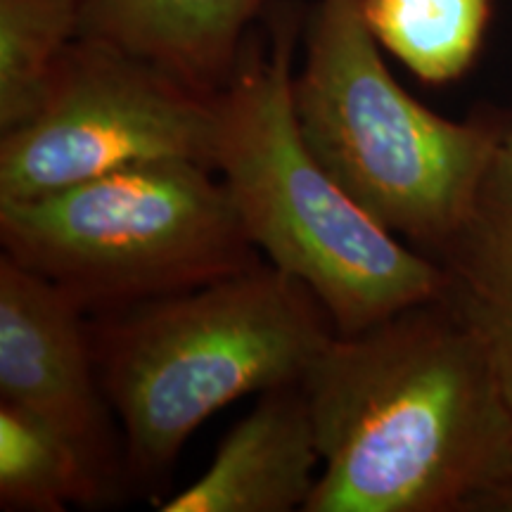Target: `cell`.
<instances>
[{
  "label": "cell",
  "mask_w": 512,
  "mask_h": 512,
  "mask_svg": "<svg viewBox=\"0 0 512 512\" xmlns=\"http://www.w3.org/2000/svg\"><path fill=\"white\" fill-rule=\"evenodd\" d=\"M302 387L323 458L304 512L512 510V413L446 297L335 335Z\"/></svg>",
  "instance_id": "obj_1"
},
{
  "label": "cell",
  "mask_w": 512,
  "mask_h": 512,
  "mask_svg": "<svg viewBox=\"0 0 512 512\" xmlns=\"http://www.w3.org/2000/svg\"><path fill=\"white\" fill-rule=\"evenodd\" d=\"M297 17L280 10L247 36L216 98L211 166L247 238L316 294L337 335H354L446 294V271L375 221L313 157L294 114Z\"/></svg>",
  "instance_id": "obj_2"
},
{
  "label": "cell",
  "mask_w": 512,
  "mask_h": 512,
  "mask_svg": "<svg viewBox=\"0 0 512 512\" xmlns=\"http://www.w3.org/2000/svg\"><path fill=\"white\" fill-rule=\"evenodd\" d=\"M88 335L124 434L121 463L145 484L169 475L192 434L228 403L302 384L337 330L309 287L256 261L98 313Z\"/></svg>",
  "instance_id": "obj_3"
},
{
  "label": "cell",
  "mask_w": 512,
  "mask_h": 512,
  "mask_svg": "<svg viewBox=\"0 0 512 512\" xmlns=\"http://www.w3.org/2000/svg\"><path fill=\"white\" fill-rule=\"evenodd\" d=\"M294 114L313 157L363 209L437 256L475 211L508 126L427 110L384 64L363 0H318L294 72Z\"/></svg>",
  "instance_id": "obj_4"
},
{
  "label": "cell",
  "mask_w": 512,
  "mask_h": 512,
  "mask_svg": "<svg viewBox=\"0 0 512 512\" xmlns=\"http://www.w3.org/2000/svg\"><path fill=\"white\" fill-rule=\"evenodd\" d=\"M0 242L5 256L93 313L192 290L261 261L219 174L192 159L126 166L0 202Z\"/></svg>",
  "instance_id": "obj_5"
},
{
  "label": "cell",
  "mask_w": 512,
  "mask_h": 512,
  "mask_svg": "<svg viewBox=\"0 0 512 512\" xmlns=\"http://www.w3.org/2000/svg\"><path fill=\"white\" fill-rule=\"evenodd\" d=\"M216 98L126 50L76 36L38 112L3 133L0 202L164 159L211 166Z\"/></svg>",
  "instance_id": "obj_6"
},
{
  "label": "cell",
  "mask_w": 512,
  "mask_h": 512,
  "mask_svg": "<svg viewBox=\"0 0 512 512\" xmlns=\"http://www.w3.org/2000/svg\"><path fill=\"white\" fill-rule=\"evenodd\" d=\"M86 311L60 285L0 259V394L79 444L112 482V406L95 366Z\"/></svg>",
  "instance_id": "obj_7"
},
{
  "label": "cell",
  "mask_w": 512,
  "mask_h": 512,
  "mask_svg": "<svg viewBox=\"0 0 512 512\" xmlns=\"http://www.w3.org/2000/svg\"><path fill=\"white\" fill-rule=\"evenodd\" d=\"M320 448L302 384L261 394L230 430L202 477L166 498L162 512L306 510L316 489Z\"/></svg>",
  "instance_id": "obj_8"
},
{
  "label": "cell",
  "mask_w": 512,
  "mask_h": 512,
  "mask_svg": "<svg viewBox=\"0 0 512 512\" xmlns=\"http://www.w3.org/2000/svg\"><path fill=\"white\" fill-rule=\"evenodd\" d=\"M261 5L264 0H81L79 36L219 95L238 69Z\"/></svg>",
  "instance_id": "obj_9"
},
{
  "label": "cell",
  "mask_w": 512,
  "mask_h": 512,
  "mask_svg": "<svg viewBox=\"0 0 512 512\" xmlns=\"http://www.w3.org/2000/svg\"><path fill=\"white\" fill-rule=\"evenodd\" d=\"M446 271L448 304L482 339L512 413V166H491L475 211L434 256Z\"/></svg>",
  "instance_id": "obj_10"
},
{
  "label": "cell",
  "mask_w": 512,
  "mask_h": 512,
  "mask_svg": "<svg viewBox=\"0 0 512 512\" xmlns=\"http://www.w3.org/2000/svg\"><path fill=\"white\" fill-rule=\"evenodd\" d=\"M112 482L76 441L41 415L0 403V505L3 510L62 512L93 505Z\"/></svg>",
  "instance_id": "obj_11"
},
{
  "label": "cell",
  "mask_w": 512,
  "mask_h": 512,
  "mask_svg": "<svg viewBox=\"0 0 512 512\" xmlns=\"http://www.w3.org/2000/svg\"><path fill=\"white\" fill-rule=\"evenodd\" d=\"M370 34L420 81H458L477 60L491 0H363Z\"/></svg>",
  "instance_id": "obj_12"
},
{
  "label": "cell",
  "mask_w": 512,
  "mask_h": 512,
  "mask_svg": "<svg viewBox=\"0 0 512 512\" xmlns=\"http://www.w3.org/2000/svg\"><path fill=\"white\" fill-rule=\"evenodd\" d=\"M79 17L81 0H0V133L38 112Z\"/></svg>",
  "instance_id": "obj_13"
},
{
  "label": "cell",
  "mask_w": 512,
  "mask_h": 512,
  "mask_svg": "<svg viewBox=\"0 0 512 512\" xmlns=\"http://www.w3.org/2000/svg\"><path fill=\"white\" fill-rule=\"evenodd\" d=\"M503 155L508 159L510 166H512V128H508V133H505V140H503Z\"/></svg>",
  "instance_id": "obj_14"
}]
</instances>
